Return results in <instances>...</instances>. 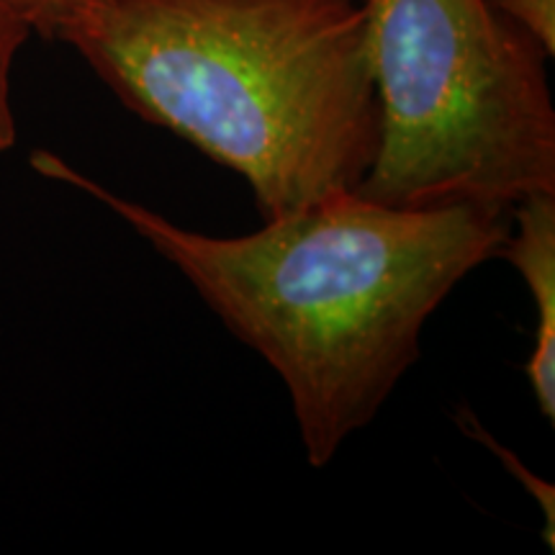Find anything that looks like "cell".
<instances>
[{"label": "cell", "mask_w": 555, "mask_h": 555, "mask_svg": "<svg viewBox=\"0 0 555 555\" xmlns=\"http://www.w3.org/2000/svg\"><path fill=\"white\" fill-rule=\"evenodd\" d=\"M39 176L95 198L168 260L286 384L311 468L371 425L420 360L422 330L457 283L494 260L509 208H401L358 191L262 221L242 237L185 229L47 150Z\"/></svg>", "instance_id": "cell-1"}, {"label": "cell", "mask_w": 555, "mask_h": 555, "mask_svg": "<svg viewBox=\"0 0 555 555\" xmlns=\"http://www.w3.org/2000/svg\"><path fill=\"white\" fill-rule=\"evenodd\" d=\"M62 41L131 114L245 178L262 221L358 191L376 157L363 0H99Z\"/></svg>", "instance_id": "cell-2"}, {"label": "cell", "mask_w": 555, "mask_h": 555, "mask_svg": "<svg viewBox=\"0 0 555 555\" xmlns=\"http://www.w3.org/2000/svg\"><path fill=\"white\" fill-rule=\"evenodd\" d=\"M380 114L358 193L401 208H512L555 193L543 47L486 0H363Z\"/></svg>", "instance_id": "cell-3"}, {"label": "cell", "mask_w": 555, "mask_h": 555, "mask_svg": "<svg viewBox=\"0 0 555 555\" xmlns=\"http://www.w3.org/2000/svg\"><path fill=\"white\" fill-rule=\"evenodd\" d=\"M509 234L496 258L509 262L535 304V343L525 363L532 397L555 422V193H532L509 208Z\"/></svg>", "instance_id": "cell-4"}, {"label": "cell", "mask_w": 555, "mask_h": 555, "mask_svg": "<svg viewBox=\"0 0 555 555\" xmlns=\"http://www.w3.org/2000/svg\"><path fill=\"white\" fill-rule=\"evenodd\" d=\"M455 422H457V427L463 429V433H468L470 437H474V440H478L481 446L489 448L491 453H494L499 461H502V466L517 478L519 486H525L527 494L535 499L540 512H543V519H545L543 540H545V545L553 551V547H555V486L547 483L545 478H540L538 474H532V470L527 468L525 463L519 461V457L512 453L509 448H504L502 442H499L496 437L491 435L489 429H486L481 422L476 420V414L470 412L468 406H457Z\"/></svg>", "instance_id": "cell-5"}, {"label": "cell", "mask_w": 555, "mask_h": 555, "mask_svg": "<svg viewBox=\"0 0 555 555\" xmlns=\"http://www.w3.org/2000/svg\"><path fill=\"white\" fill-rule=\"evenodd\" d=\"M31 29L9 0H0V155L16 147L18 127L13 114V67Z\"/></svg>", "instance_id": "cell-6"}, {"label": "cell", "mask_w": 555, "mask_h": 555, "mask_svg": "<svg viewBox=\"0 0 555 555\" xmlns=\"http://www.w3.org/2000/svg\"><path fill=\"white\" fill-rule=\"evenodd\" d=\"M9 3L24 16L31 34L62 41L69 26L99 0H9Z\"/></svg>", "instance_id": "cell-7"}, {"label": "cell", "mask_w": 555, "mask_h": 555, "mask_svg": "<svg viewBox=\"0 0 555 555\" xmlns=\"http://www.w3.org/2000/svg\"><path fill=\"white\" fill-rule=\"evenodd\" d=\"M496 13L525 29L543 50L555 52V0H486Z\"/></svg>", "instance_id": "cell-8"}]
</instances>
